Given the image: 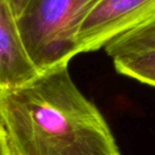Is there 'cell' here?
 Returning a JSON list of instances; mask_svg holds the SVG:
<instances>
[{
  "label": "cell",
  "instance_id": "6da1fadb",
  "mask_svg": "<svg viewBox=\"0 0 155 155\" xmlns=\"http://www.w3.org/2000/svg\"><path fill=\"white\" fill-rule=\"evenodd\" d=\"M0 122L13 155H122L103 115L73 82L68 64L0 89Z\"/></svg>",
  "mask_w": 155,
  "mask_h": 155
},
{
  "label": "cell",
  "instance_id": "7a4b0ae2",
  "mask_svg": "<svg viewBox=\"0 0 155 155\" xmlns=\"http://www.w3.org/2000/svg\"><path fill=\"white\" fill-rule=\"evenodd\" d=\"M96 0H32L17 18L29 56L39 72L69 64L77 33Z\"/></svg>",
  "mask_w": 155,
  "mask_h": 155
},
{
  "label": "cell",
  "instance_id": "3957f363",
  "mask_svg": "<svg viewBox=\"0 0 155 155\" xmlns=\"http://www.w3.org/2000/svg\"><path fill=\"white\" fill-rule=\"evenodd\" d=\"M155 19V0H96L77 33L78 53L93 52Z\"/></svg>",
  "mask_w": 155,
  "mask_h": 155
},
{
  "label": "cell",
  "instance_id": "277c9868",
  "mask_svg": "<svg viewBox=\"0 0 155 155\" xmlns=\"http://www.w3.org/2000/svg\"><path fill=\"white\" fill-rule=\"evenodd\" d=\"M29 56L9 0H0V89H11L39 74Z\"/></svg>",
  "mask_w": 155,
  "mask_h": 155
},
{
  "label": "cell",
  "instance_id": "5b68a950",
  "mask_svg": "<svg viewBox=\"0 0 155 155\" xmlns=\"http://www.w3.org/2000/svg\"><path fill=\"white\" fill-rule=\"evenodd\" d=\"M117 72L155 87V48L113 58Z\"/></svg>",
  "mask_w": 155,
  "mask_h": 155
},
{
  "label": "cell",
  "instance_id": "8992f818",
  "mask_svg": "<svg viewBox=\"0 0 155 155\" xmlns=\"http://www.w3.org/2000/svg\"><path fill=\"white\" fill-rule=\"evenodd\" d=\"M104 48L112 58L155 48V19L116 37Z\"/></svg>",
  "mask_w": 155,
  "mask_h": 155
},
{
  "label": "cell",
  "instance_id": "52a82bcc",
  "mask_svg": "<svg viewBox=\"0 0 155 155\" xmlns=\"http://www.w3.org/2000/svg\"><path fill=\"white\" fill-rule=\"evenodd\" d=\"M0 155H13L11 148H10L7 134L1 122H0Z\"/></svg>",
  "mask_w": 155,
  "mask_h": 155
},
{
  "label": "cell",
  "instance_id": "ba28073f",
  "mask_svg": "<svg viewBox=\"0 0 155 155\" xmlns=\"http://www.w3.org/2000/svg\"><path fill=\"white\" fill-rule=\"evenodd\" d=\"M31 1L32 0H9L10 5H11L12 9H13L14 13H15L17 18L24 13L25 10L30 5Z\"/></svg>",
  "mask_w": 155,
  "mask_h": 155
}]
</instances>
